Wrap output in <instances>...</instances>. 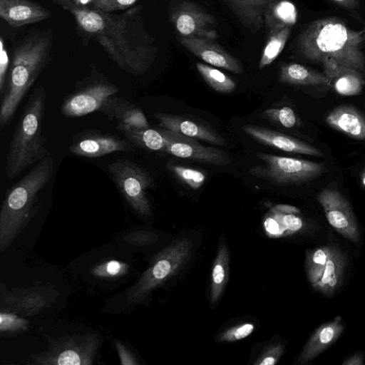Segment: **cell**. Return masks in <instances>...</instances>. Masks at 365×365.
Returning a JSON list of instances; mask_svg holds the SVG:
<instances>
[{"label":"cell","mask_w":365,"mask_h":365,"mask_svg":"<svg viewBox=\"0 0 365 365\" xmlns=\"http://www.w3.org/2000/svg\"><path fill=\"white\" fill-rule=\"evenodd\" d=\"M196 68L207 84L215 91L228 93L236 88L235 82L220 70L202 63H197Z\"/></svg>","instance_id":"cell-30"},{"label":"cell","mask_w":365,"mask_h":365,"mask_svg":"<svg viewBox=\"0 0 365 365\" xmlns=\"http://www.w3.org/2000/svg\"><path fill=\"white\" fill-rule=\"evenodd\" d=\"M344 264V256L334 247L317 248L307 257L308 279L316 290L330 295L340 285Z\"/></svg>","instance_id":"cell-11"},{"label":"cell","mask_w":365,"mask_h":365,"mask_svg":"<svg viewBox=\"0 0 365 365\" xmlns=\"http://www.w3.org/2000/svg\"><path fill=\"white\" fill-rule=\"evenodd\" d=\"M194 247L188 237H179L158 253L126 294L129 304L142 302L154 289L175 273L189 259Z\"/></svg>","instance_id":"cell-6"},{"label":"cell","mask_w":365,"mask_h":365,"mask_svg":"<svg viewBox=\"0 0 365 365\" xmlns=\"http://www.w3.org/2000/svg\"><path fill=\"white\" fill-rule=\"evenodd\" d=\"M128 266L121 262L110 260L93 268V273L99 277H115L126 272Z\"/></svg>","instance_id":"cell-35"},{"label":"cell","mask_w":365,"mask_h":365,"mask_svg":"<svg viewBox=\"0 0 365 365\" xmlns=\"http://www.w3.org/2000/svg\"><path fill=\"white\" fill-rule=\"evenodd\" d=\"M116 349L123 365H135L138 363L132 353L120 342H115Z\"/></svg>","instance_id":"cell-41"},{"label":"cell","mask_w":365,"mask_h":365,"mask_svg":"<svg viewBox=\"0 0 365 365\" xmlns=\"http://www.w3.org/2000/svg\"><path fill=\"white\" fill-rule=\"evenodd\" d=\"M136 148L125 138L96 129H86L72 134L68 150L73 155L93 158L113 153L134 151Z\"/></svg>","instance_id":"cell-13"},{"label":"cell","mask_w":365,"mask_h":365,"mask_svg":"<svg viewBox=\"0 0 365 365\" xmlns=\"http://www.w3.org/2000/svg\"><path fill=\"white\" fill-rule=\"evenodd\" d=\"M272 210L275 213H279L282 215H296L300 212V210L297 207L282 204L276 205L272 208Z\"/></svg>","instance_id":"cell-42"},{"label":"cell","mask_w":365,"mask_h":365,"mask_svg":"<svg viewBox=\"0 0 365 365\" xmlns=\"http://www.w3.org/2000/svg\"><path fill=\"white\" fill-rule=\"evenodd\" d=\"M52 155L38 162L5 194L0 212V252H3L40 207L38 195L51 180Z\"/></svg>","instance_id":"cell-5"},{"label":"cell","mask_w":365,"mask_h":365,"mask_svg":"<svg viewBox=\"0 0 365 365\" xmlns=\"http://www.w3.org/2000/svg\"><path fill=\"white\" fill-rule=\"evenodd\" d=\"M50 16L49 10L30 0H0V16L13 26L36 23Z\"/></svg>","instance_id":"cell-19"},{"label":"cell","mask_w":365,"mask_h":365,"mask_svg":"<svg viewBox=\"0 0 365 365\" xmlns=\"http://www.w3.org/2000/svg\"><path fill=\"white\" fill-rule=\"evenodd\" d=\"M52 34L39 32L27 36L15 48L0 106V128L13 118L21 101L50 60Z\"/></svg>","instance_id":"cell-3"},{"label":"cell","mask_w":365,"mask_h":365,"mask_svg":"<svg viewBox=\"0 0 365 365\" xmlns=\"http://www.w3.org/2000/svg\"><path fill=\"white\" fill-rule=\"evenodd\" d=\"M297 19V11L294 4L287 0H277L270 6L264 16V24L268 31L274 29L293 26Z\"/></svg>","instance_id":"cell-28"},{"label":"cell","mask_w":365,"mask_h":365,"mask_svg":"<svg viewBox=\"0 0 365 365\" xmlns=\"http://www.w3.org/2000/svg\"><path fill=\"white\" fill-rule=\"evenodd\" d=\"M279 80L281 83L295 86H327L329 78L321 73L299 63H287L281 66Z\"/></svg>","instance_id":"cell-25"},{"label":"cell","mask_w":365,"mask_h":365,"mask_svg":"<svg viewBox=\"0 0 365 365\" xmlns=\"http://www.w3.org/2000/svg\"><path fill=\"white\" fill-rule=\"evenodd\" d=\"M262 116L289 128L297 123V116L294 110L287 106L267 109L262 113Z\"/></svg>","instance_id":"cell-33"},{"label":"cell","mask_w":365,"mask_h":365,"mask_svg":"<svg viewBox=\"0 0 365 365\" xmlns=\"http://www.w3.org/2000/svg\"><path fill=\"white\" fill-rule=\"evenodd\" d=\"M108 170L130 207L142 217L150 216L152 210L147 190L153 185L150 173L127 159L112 162L108 165Z\"/></svg>","instance_id":"cell-8"},{"label":"cell","mask_w":365,"mask_h":365,"mask_svg":"<svg viewBox=\"0 0 365 365\" xmlns=\"http://www.w3.org/2000/svg\"><path fill=\"white\" fill-rule=\"evenodd\" d=\"M46 91L36 87L30 94L16 125L9 145L5 173L13 180L30 165L51 155L47 137L43 133Z\"/></svg>","instance_id":"cell-4"},{"label":"cell","mask_w":365,"mask_h":365,"mask_svg":"<svg viewBox=\"0 0 365 365\" xmlns=\"http://www.w3.org/2000/svg\"><path fill=\"white\" fill-rule=\"evenodd\" d=\"M291 33V27L269 30L268 37L259 62L262 70L271 64L282 51Z\"/></svg>","instance_id":"cell-29"},{"label":"cell","mask_w":365,"mask_h":365,"mask_svg":"<svg viewBox=\"0 0 365 365\" xmlns=\"http://www.w3.org/2000/svg\"><path fill=\"white\" fill-rule=\"evenodd\" d=\"M158 130L165 141L164 153L177 158L217 166H225L231 161L230 156L224 150L205 146L196 139L169 130L160 128Z\"/></svg>","instance_id":"cell-14"},{"label":"cell","mask_w":365,"mask_h":365,"mask_svg":"<svg viewBox=\"0 0 365 365\" xmlns=\"http://www.w3.org/2000/svg\"><path fill=\"white\" fill-rule=\"evenodd\" d=\"M242 130L255 140L280 150L313 156H322L321 150L299 139L267 128L247 125Z\"/></svg>","instance_id":"cell-18"},{"label":"cell","mask_w":365,"mask_h":365,"mask_svg":"<svg viewBox=\"0 0 365 365\" xmlns=\"http://www.w3.org/2000/svg\"><path fill=\"white\" fill-rule=\"evenodd\" d=\"M229 273V250L224 240L218 245L212 265L210 283V305L215 307L226 287Z\"/></svg>","instance_id":"cell-26"},{"label":"cell","mask_w":365,"mask_h":365,"mask_svg":"<svg viewBox=\"0 0 365 365\" xmlns=\"http://www.w3.org/2000/svg\"><path fill=\"white\" fill-rule=\"evenodd\" d=\"M17 302L7 304L19 312L30 313L38 311L46 304V300L40 293L34 291H25L11 296Z\"/></svg>","instance_id":"cell-31"},{"label":"cell","mask_w":365,"mask_h":365,"mask_svg":"<svg viewBox=\"0 0 365 365\" xmlns=\"http://www.w3.org/2000/svg\"><path fill=\"white\" fill-rule=\"evenodd\" d=\"M324 66L325 75L329 78L336 93L341 96H350L359 94L364 86V81L359 71L341 66L331 59L321 62Z\"/></svg>","instance_id":"cell-22"},{"label":"cell","mask_w":365,"mask_h":365,"mask_svg":"<svg viewBox=\"0 0 365 365\" xmlns=\"http://www.w3.org/2000/svg\"><path fill=\"white\" fill-rule=\"evenodd\" d=\"M138 0H91V7L104 12L124 10L135 5Z\"/></svg>","instance_id":"cell-36"},{"label":"cell","mask_w":365,"mask_h":365,"mask_svg":"<svg viewBox=\"0 0 365 365\" xmlns=\"http://www.w3.org/2000/svg\"><path fill=\"white\" fill-rule=\"evenodd\" d=\"M363 364V356L361 354L351 356L343 363L344 365H361Z\"/></svg>","instance_id":"cell-43"},{"label":"cell","mask_w":365,"mask_h":365,"mask_svg":"<svg viewBox=\"0 0 365 365\" xmlns=\"http://www.w3.org/2000/svg\"><path fill=\"white\" fill-rule=\"evenodd\" d=\"M29 322L24 319L11 313L1 312L0 330L1 331H16L26 330Z\"/></svg>","instance_id":"cell-37"},{"label":"cell","mask_w":365,"mask_h":365,"mask_svg":"<svg viewBox=\"0 0 365 365\" xmlns=\"http://www.w3.org/2000/svg\"><path fill=\"white\" fill-rule=\"evenodd\" d=\"M364 38H365V31L364 32Z\"/></svg>","instance_id":"cell-46"},{"label":"cell","mask_w":365,"mask_h":365,"mask_svg":"<svg viewBox=\"0 0 365 365\" xmlns=\"http://www.w3.org/2000/svg\"><path fill=\"white\" fill-rule=\"evenodd\" d=\"M281 215V220L284 227L292 231L296 232L299 230L303 226V222L301 218L294 214Z\"/></svg>","instance_id":"cell-40"},{"label":"cell","mask_w":365,"mask_h":365,"mask_svg":"<svg viewBox=\"0 0 365 365\" xmlns=\"http://www.w3.org/2000/svg\"><path fill=\"white\" fill-rule=\"evenodd\" d=\"M325 120L338 131L356 140H365V118L350 105L336 107L326 116Z\"/></svg>","instance_id":"cell-23"},{"label":"cell","mask_w":365,"mask_h":365,"mask_svg":"<svg viewBox=\"0 0 365 365\" xmlns=\"http://www.w3.org/2000/svg\"><path fill=\"white\" fill-rule=\"evenodd\" d=\"M118 91V87L105 77H89L65 97L61 113L66 118H77L98 111L104 101Z\"/></svg>","instance_id":"cell-10"},{"label":"cell","mask_w":365,"mask_h":365,"mask_svg":"<svg viewBox=\"0 0 365 365\" xmlns=\"http://www.w3.org/2000/svg\"><path fill=\"white\" fill-rule=\"evenodd\" d=\"M364 32L346 26L337 18L329 17L311 22L299 34L298 47L307 58L317 62L331 59L355 69L365 70V54L361 49Z\"/></svg>","instance_id":"cell-2"},{"label":"cell","mask_w":365,"mask_h":365,"mask_svg":"<svg viewBox=\"0 0 365 365\" xmlns=\"http://www.w3.org/2000/svg\"><path fill=\"white\" fill-rule=\"evenodd\" d=\"M361 180L363 186L365 187V169L361 174Z\"/></svg>","instance_id":"cell-45"},{"label":"cell","mask_w":365,"mask_h":365,"mask_svg":"<svg viewBox=\"0 0 365 365\" xmlns=\"http://www.w3.org/2000/svg\"><path fill=\"white\" fill-rule=\"evenodd\" d=\"M222 1L245 27L252 31H257L264 25L267 10L277 0Z\"/></svg>","instance_id":"cell-24"},{"label":"cell","mask_w":365,"mask_h":365,"mask_svg":"<svg viewBox=\"0 0 365 365\" xmlns=\"http://www.w3.org/2000/svg\"><path fill=\"white\" fill-rule=\"evenodd\" d=\"M255 329V324L250 322L242 323L230 327L222 331L217 340L220 342H234L250 336Z\"/></svg>","instance_id":"cell-34"},{"label":"cell","mask_w":365,"mask_h":365,"mask_svg":"<svg viewBox=\"0 0 365 365\" xmlns=\"http://www.w3.org/2000/svg\"><path fill=\"white\" fill-rule=\"evenodd\" d=\"M98 344L96 334L64 336L51 342L47 351L34 355L32 360L40 364H91Z\"/></svg>","instance_id":"cell-9"},{"label":"cell","mask_w":365,"mask_h":365,"mask_svg":"<svg viewBox=\"0 0 365 365\" xmlns=\"http://www.w3.org/2000/svg\"><path fill=\"white\" fill-rule=\"evenodd\" d=\"M167 166L176 178L192 189L200 188L205 181L206 176L200 170L173 163H168Z\"/></svg>","instance_id":"cell-32"},{"label":"cell","mask_w":365,"mask_h":365,"mask_svg":"<svg viewBox=\"0 0 365 365\" xmlns=\"http://www.w3.org/2000/svg\"><path fill=\"white\" fill-rule=\"evenodd\" d=\"M170 19L181 37H200L212 40L218 37L215 17L193 1H178L170 8Z\"/></svg>","instance_id":"cell-12"},{"label":"cell","mask_w":365,"mask_h":365,"mask_svg":"<svg viewBox=\"0 0 365 365\" xmlns=\"http://www.w3.org/2000/svg\"><path fill=\"white\" fill-rule=\"evenodd\" d=\"M153 117L160 128L210 144L225 146V140L207 124L186 116L156 113Z\"/></svg>","instance_id":"cell-16"},{"label":"cell","mask_w":365,"mask_h":365,"mask_svg":"<svg viewBox=\"0 0 365 365\" xmlns=\"http://www.w3.org/2000/svg\"><path fill=\"white\" fill-rule=\"evenodd\" d=\"M117 129L137 148L164 152L165 141L158 130L148 128H138L118 123Z\"/></svg>","instance_id":"cell-27"},{"label":"cell","mask_w":365,"mask_h":365,"mask_svg":"<svg viewBox=\"0 0 365 365\" xmlns=\"http://www.w3.org/2000/svg\"><path fill=\"white\" fill-rule=\"evenodd\" d=\"M99 112L108 119L138 128H148V121L143 110L121 96L113 95L103 103Z\"/></svg>","instance_id":"cell-21"},{"label":"cell","mask_w":365,"mask_h":365,"mask_svg":"<svg viewBox=\"0 0 365 365\" xmlns=\"http://www.w3.org/2000/svg\"><path fill=\"white\" fill-rule=\"evenodd\" d=\"M331 226L345 238L357 242L359 231L356 217L346 199L337 190L324 189L317 196Z\"/></svg>","instance_id":"cell-15"},{"label":"cell","mask_w":365,"mask_h":365,"mask_svg":"<svg viewBox=\"0 0 365 365\" xmlns=\"http://www.w3.org/2000/svg\"><path fill=\"white\" fill-rule=\"evenodd\" d=\"M180 42L187 51L208 64L235 73L239 74L243 71L239 60L214 40L200 37H180Z\"/></svg>","instance_id":"cell-17"},{"label":"cell","mask_w":365,"mask_h":365,"mask_svg":"<svg viewBox=\"0 0 365 365\" xmlns=\"http://www.w3.org/2000/svg\"><path fill=\"white\" fill-rule=\"evenodd\" d=\"M0 94L3 95L6 83V73L9 64V59L6 49L4 46V41L2 37L0 39Z\"/></svg>","instance_id":"cell-39"},{"label":"cell","mask_w":365,"mask_h":365,"mask_svg":"<svg viewBox=\"0 0 365 365\" xmlns=\"http://www.w3.org/2000/svg\"><path fill=\"white\" fill-rule=\"evenodd\" d=\"M343 329L341 319L339 317L322 325L308 340L296 359V363L304 364L316 358L336 341L342 333Z\"/></svg>","instance_id":"cell-20"},{"label":"cell","mask_w":365,"mask_h":365,"mask_svg":"<svg viewBox=\"0 0 365 365\" xmlns=\"http://www.w3.org/2000/svg\"><path fill=\"white\" fill-rule=\"evenodd\" d=\"M262 164L249 170L256 178L276 185L301 184L312 180L327 170L324 163L278 156L261 152L256 153Z\"/></svg>","instance_id":"cell-7"},{"label":"cell","mask_w":365,"mask_h":365,"mask_svg":"<svg viewBox=\"0 0 365 365\" xmlns=\"http://www.w3.org/2000/svg\"><path fill=\"white\" fill-rule=\"evenodd\" d=\"M283 353L281 344L271 346L259 356L254 363L256 365H274L277 363Z\"/></svg>","instance_id":"cell-38"},{"label":"cell","mask_w":365,"mask_h":365,"mask_svg":"<svg viewBox=\"0 0 365 365\" xmlns=\"http://www.w3.org/2000/svg\"><path fill=\"white\" fill-rule=\"evenodd\" d=\"M75 18L82 34L96 41L110 58L125 71L139 76L155 60V38L144 28L143 6L121 14L92 9L76 0H52Z\"/></svg>","instance_id":"cell-1"},{"label":"cell","mask_w":365,"mask_h":365,"mask_svg":"<svg viewBox=\"0 0 365 365\" xmlns=\"http://www.w3.org/2000/svg\"><path fill=\"white\" fill-rule=\"evenodd\" d=\"M346 9H353L356 5V0H330Z\"/></svg>","instance_id":"cell-44"}]
</instances>
